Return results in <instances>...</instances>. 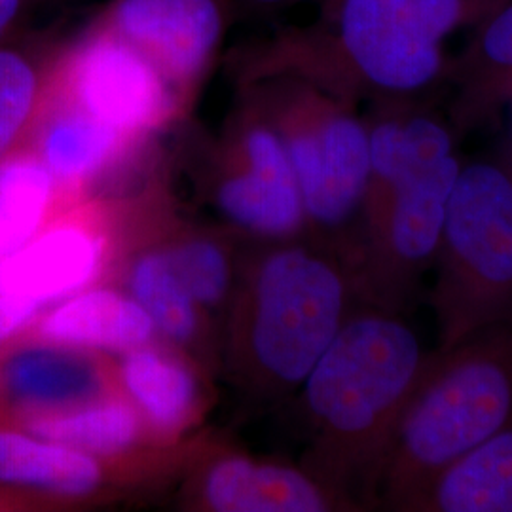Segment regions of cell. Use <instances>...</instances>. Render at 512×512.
I'll list each match as a JSON object with an SVG mask.
<instances>
[{
    "mask_svg": "<svg viewBox=\"0 0 512 512\" xmlns=\"http://www.w3.org/2000/svg\"><path fill=\"white\" fill-rule=\"evenodd\" d=\"M429 353L393 311L346 319L304 380L317 444L310 473L334 499L359 482L372 495L393 429Z\"/></svg>",
    "mask_w": 512,
    "mask_h": 512,
    "instance_id": "obj_1",
    "label": "cell"
},
{
    "mask_svg": "<svg viewBox=\"0 0 512 512\" xmlns=\"http://www.w3.org/2000/svg\"><path fill=\"white\" fill-rule=\"evenodd\" d=\"M499 0H323L308 31L274 42L262 63L310 74L357 103L404 101L446 76V42Z\"/></svg>",
    "mask_w": 512,
    "mask_h": 512,
    "instance_id": "obj_2",
    "label": "cell"
},
{
    "mask_svg": "<svg viewBox=\"0 0 512 512\" xmlns=\"http://www.w3.org/2000/svg\"><path fill=\"white\" fill-rule=\"evenodd\" d=\"M509 423L512 325L490 327L429 353L370 497L391 511H403L442 469Z\"/></svg>",
    "mask_w": 512,
    "mask_h": 512,
    "instance_id": "obj_3",
    "label": "cell"
},
{
    "mask_svg": "<svg viewBox=\"0 0 512 512\" xmlns=\"http://www.w3.org/2000/svg\"><path fill=\"white\" fill-rule=\"evenodd\" d=\"M439 348L512 325V164L461 165L433 264Z\"/></svg>",
    "mask_w": 512,
    "mask_h": 512,
    "instance_id": "obj_4",
    "label": "cell"
},
{
    "mask_svg": "<svg viewBox=\"0 0 512 512\" xmlns=\"http://www.w3.org/2000/svg\"><path fill=\"white\" fill-rule=\"evenodd\" d=\"M253 80V105L287 148L306 220L340 230L363 213L370 173L368 128L355 101L283 65L258 63Z\"/></svg>",
    "mask_w": 512,
    "mask_h": 512,
    "instance_id": "obj_5",
    "label": "cell"
},
{
    "mask_svg": "<svg viewBox=\"0 0 512 512\" xmlns=\"http://www.w3.org/2000/svg\"><path fill=\"white\" fill-rule=\"evenodd\" d=\"M348 300L349 277L329 256L302 245L264 256L249 311L251 359L264 384H304L346 323Z\"/></svg>",
    "mask_w": 512,
    "mask_h": 512,
    "instance_id": "obj_6",
    "label": "cell"
},
{
    "mask_svg": "<svg viewBox=\"0 0 512 512\" xmlns=\"http://www.w3.org/2000/svg\"><path fill=\"white\" fill-rule=\"evenodd\" d=\"M459 167L456 152L404 162L391 183L366 194L359 279L372 308L403 313L418 293L437 258Z\"/></svg>",
    "mask_w": 512,
    "mask_h": 512,
    "instance_id": "obj_7",
    "label": "cell"
},
{
    "mask_svg": "<svg viewBox=\"0 0 512 512\" xmlns=\"http://www.w3.org/2000/svg\"><path fill=\"white\" fill-rule=\"evenodd\" d=\"M52 93L131 143L160 128L179 103L145 55L93 23L59 52Z\"/></svg>",
    "mask_w": 512,
    "mask_h": 512,
    "instance_id": "obj_8",
    "label": "cell"
},
{
    "mask_svg": "<svg viewBox=\"0 0 512 512\" xmlns=\"http://www.w3.org/2000/svg\"><path fill=\"white\" fill-rule=\"evenodd\" d=\"M238 8L236 0H109L92 23L139 50L181 97L217 61Z\"/></svg>",
    "mask_w": 512,
    "mask_h": 512,
    "instance_id": "obj_9",
    "label": "cell"
},
{
    "mask_svg": "<svg viewBox=\"0 0 512 512\" xmlns=\"http://www.w3.org/2000/svg\"><path fill=\"white\" fill-rule=\"evenodd\" d=\"M232 169L220 179V211L239 228L270 239H291L306 226L302 194L281 137L255 105L239 122Z\"/></svg>",
    "mask_w": 512,
    "mask_h": 512,
    "instance_id": "obj_10",
    "label": "cell"
},
{
    "mask_svg": "<svg viewBox=\"0 0 512 512\" xmlns=\"http://www.w3.org/2000/svg\"><path fill=\"white\" fill-rule=\"evenodd\" d=\"M446 76L454 84L450 126L456 137L512 105V0H499L478 19L475 37Z\"/></svg>",
    "mask_w": 512,
    "mask_h": 512,
    "instance_id": "obj_11",
    "label": "cell"
},
{
    "mask_svg": "<svg viewBox=\"0 0 512 512\" xmlns=\"http://www.w3.org/2000/svg\"><path fill=\"white\" fill-rule=\"evenodd\" d=\"M103 241L78 224H63L29 239L0 260V294L46 304L92 281L101 268Z\"/></svg>",
    "mask_w": 512,
    "mask_h": 512,
    "instance_id": "obj_12",
    "label": "cell"
},
{
    "mask_svg": "<svg viewBox=\"0 0 512 512\" xmlns=\"http://www.w3.org/2000/svg\"><path fill=\"white\" fill-rule=\"evenodd\" d=\"M203 494L220 512H323L336 503L308 471L245 458L219 461L205 476Z\"/></svg>",
    "mask_w": 512,
    "mask_h": 512,
    "instance_id": "obj_13",
    "label": "cell"
},
{
    "mask_svg": "<svg viewBox=\"0 0 512 512\" xmlns=\"http://www.w3.org/2000/svg\"><path fill=\"white\" fill-rule=\"evenodd\" d=\"M401 512H512V423L442 469Z\"/></svg>",
    "mask_w": 512,
    "mask_h": 512,
    "instance_id": "obj_14",
    "label": "cell"
},
{
    "mask_svg": "<svg viewBox=\"0 0 512 512\" xmlns=\"http://www.w3.org/2000/svg\"><path fill=\"white\" fill-rule=\"evenodd\" d=\"M154 330L131 296L107 289L74 294L40 323L42 338L59 346L126 353L148 346Z\"/></svg>",
    "mask_w": 512,
    "mask_h": 512,
    "instance_id": "obj_15",
    "label": "cell"
},
{
    "mask_svg": "<svg viewBox=\"0 0 512 512\" xmlns=\"http://www.w3.org/2000/svg\"><path fill=\"white\" fill-rule=\"evenodd\" d=\"M10 399L31 414L92 403L103 391V374L92 359L67 349H27L2 368Z\"/></svg>",
    "mask_w": 512,
    "mask_h": 512,
    "instance_id": "obj_16",
    "label": "cell"
},
{
    "mask_svg": "<svg viewBox=\"0 0 512 512\" xmlns=\"http://www.w3.org/2000/svg\"><path fill=\"white\" fill-rule=\"evenodd\" d=\"M131 145L116 129L57 97L40 131L38 158L55 183H82L103 171Z\"/></svg>",
    "mask_w": 512,
    "mask_h": 512,
    "instance_id": "obj_17",
    "label": "cell"
},
{
    "mask_svg": "<svg viewBox=\"0 0 512 512\" xmlns=\"http://www.w3.org/2000/svg\"><path fill=\"white\" fill-rule=\"evenodd\" d=\"M101 482L92 454L38 435L0 429V484L86 495Z\"/></svg>",
    "mask_w": 512,
    "mask_h": 512,
    "instance_id": "obj_18",
    "label": "cell"
},
{
    "mask_svg": "<svg viewBox=\"0 0 512 512\" xmlns=\"http://www.w3.org/2000/svg\"><path fill=\"white\" fill-rule=\"evenodd\" d=\"M57 57L19 38L0 44V162L18 154L50 103Z\"/></svg>",
    "mask_w": 512,
    "mask_h": 512,
    "instance_id": "obj_19",
    "label": "cell"
},
{
    "mask_svg": "<svg viewBox=\"0 0 512 512\" xmlns=\"http://www.w3.org/2000/svg\"><path fill=\"white\" fill-rule=\"evenodd\" d=\"M27 429L42 439L61 442L86 454H118L139 437L141 425L131 404L95 399L73 408L38 412L27 420Z\"/></svg>",
    "mask_w": 512,
    "mask_h": 512,
    "instance_id": "obj_20",
    "label": "cell"
},
{
    "mask_svg": "<svg viewBox=\"0 0 512 512\" xmlns=\"http://www.w3.org/2000/svg\"><path fill=\"white\" fill-rule=\"evenodd\" d=\"M129 397L162 431H175L188 420L196 403V380L188 366L158 349L129 351L122 365Z\"/></svg>",
    "mask_w": 512,
    "mask_h": 512,
    "instance_id": "obj_21",
    "label": "cell"
},
{
    "mask_svg": "<svg viewBox=\"0 0 512 512\" xmlns=\"http://www.w3.org/2000/svg\"><path fill=\"white\" fill-rule=\"evenodd\" d=\"M55 179L38 156L0 162V260L37 236L52 203Z\"/></svg>",
    "mask_w": 512,
    "mask_h": 512,
    "instance_id": "obj_22",
    "label": "cell"
},
{
    "mask_svg": "<svg viewBox=\"0 0 512 512\" xmlns=\"http://www.w3.org/2000/svg\"><path fill=\"white\" fill-rule=\"evenodd\" d=\"M131 298L147 311L154 329L173 342H188L198 327V304L186 291L167 251L141 256L129 277Z\"/></svg>",
    "mask_w": 512,
    "mask_h": 512,
    "instance_id": "obj_23",
    "label": "cell"
},
{
    "mask_svg": "<svg viewBox=\"0 0 512 512\" xmlns=\"http://www.w3.org/2000/svg\"><path fill=\"white\" fill-rule=\"evenodd\" d=\"M186 291L198 306H217L228 289V260L219 245L205 239L181 243L167 251Z\"/></svg>",
    "mask_w": 512,
    "mask_h": 512,
    "instance_id": "obj_24",
    "label": "cell"
},
{
    "mask_svg": "<svg viewBox=\"0 0 512 512\" xmlns=\"http://www.w3.org/2000/svg\"><path fill=\"white\" fill-rule=\"evenodd\" d=\"M38 308L40 304L33 300L0 294V344L27 327L35 319Z\"/></svg>",
    "mask_w": 512,
    "mask_h": 512,
    "instance_id": "obj_25",
    "label": "cell"
},
{
    "mask_svg": "<svg viewBox=\"0 0 512 512\" xmlns=\"http://www.w3.org/2000/svg\"><path fill=\"white\" fill-rule=\"evenodd\" d=\"M33 2L35 0H0V44L18 38Z\"/></svg>",
    "mask_w": 512,
    "mask_h": 512,
    "instance_id": "obj_26",
    "label": "cell"
},
{
    "mask_svg": "<svg viewBox=\"0 0 512 512\" xmlns=\"http://www.w3.org/2000/svg\"><path fill=\"white\" fill-rule=\"evenodd\" d=\"M308 2H323V0H236L238 6L256 8V10H285Z\"/></svg>",
    "mask_w": 512,
    "mask_h": 512,
    "instance_id": "obj_27",
    "label": "cell"
}]
</instances>
